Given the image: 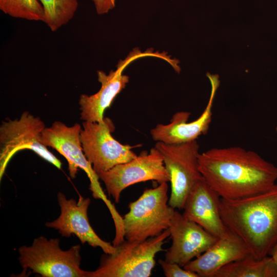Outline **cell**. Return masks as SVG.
Masks as SVG:
<instances>
[{
  "label": "cell",
  "instance_id": "277c9868",
  "mask_svg": "<svg viewBox=\"0 0 277 277\" xmlns=\"http://www.w3.org/2000/svg\"><path fill=\"white\" fill-rule=\"evenodd\" d=\"M168 190L167 182H163L146 189L129 203V211L123 217L125 240L144 241L169 228L175 209L168 204Z\"/></svg>",
  "mask_w": 277,
  "mask_h": 277
},
{
  "label": "cell",
  "instance_id": "603a6c76",
  "mask_svg": "<svg viewBox=\"0 0 277 277\" xmlns=\"http://www.w3.org/2000/svg\"><path fill=\"white\" fill-rule=\"evenodd\" d=\"M276 132H277V126H276Z\"/></svg>",
  "mask_w": 277,
  "mask_h": 277
},
{
  "label": "cell",
  "instance_id": "e0dca14e",
  "mask_svg": "<svg viewBox=\"0 0 277 277\" xmlns=\"http://www.w3.org/2000/svg\"><path fill=\"white\" fill-rule=\"evenodd\" d=\"M213 277H277V266L269 255L259 259L250 254L222 267Z\"/></svg>",
  "mask_w": 277,
  "mask_h": 277
},
{
  "label": "cell",
  "instance_id": "ac0fdd59",
  "mask_svg": "<svg viewBox=\"0 0 277 277\" xmlns=\"http://www.w3.org/2000/svg\"><path fill=\"white\" fill-rule=\"evenodd\" d=\"M42 5L43 22L53 31L71 20L77 9V0H38Z\"/></svg>",
  "mask_w": 277,
  "mask_h": 277
},
{
  "label": "cell",
  "instance_id": "3957f363",
  "mask_svg": "<svg viewBox=\"0 0 277 277\" xmlns=\"http://www.w3.org/2000/svg\"><path fill=\"white\" fill-rule=\"evenodd\" d=\"M169 229L144 241L125 240L112 254H103L94 271L86 277H149L155 266L156 254L164 251L163 245L170 236Z\"/></svg>",
  "mask_w": 277,
  "mask_h": 277
},
{
  "label": "cell",
  "instance_id": "30bf717a",
  "mask_svg": "<svg viewBox=\"0 0 277 277\" xmlns=\"http://www.w3.org/2000/svg\"><path fill=\"white\" fill-rule=\"evenodd\" d=\"M146 56L159 57L168 63L171 61V56L166 52H154L152 48L143 52L138 48H135L125 59L118 62L116 70H111L108 74L103 71H97L98 81L101 87L94 94H83L80 95L78 103L81 119L89 122L103 121L105 110L110 106L115 97L129 82V76L123 74L124 69L134 61Z\"/></svg>",
  "mask_w": 277,
  "mask_h": 277
},
{
  "label": "cell",
  "instance_id": "ffe728a7",
  "mask_svg": "<svg viewBox=\"0 0 277 277\" xmlns=\"http://www.w3.org/2000/svg\"><path fill=\"white\" fill-rule=\"evenodd\" d=\"M159 263L166 277H199L193 272L185 269L179 264L160 260Z\"/></svg>",
  "mask_w": 277,
  "mask_h": 277
},
{
  "label": "cell",
  "instance_id": "9c48e42d",
  "mask_svg": "<svg viewBox=\"0 0 277 277\" xmlns=\"http://www.w3.org/2000/svg\"><path fill=\"white\" fill-rule=\"evenodd\" d=\"M81 141L85 156L96 173L128 162L137 155L132 151L135 146L124 145L111 135L115 129L109 118L98 122H84Z\"/></svg>",
  "mask_w": 277,
  "mask_h": 277
},
{
  "label": "cell",
  "instance_id": "8992f818",
  "mask_svg": "<svg viewBox=\"0 0 277 277\" xmlns=\"http://www.w3.org/2000/svg\"><path fill=\"white\" fill-rule=\"evenodd\" d=\"M82 127L75 123L68 126L60 121L54 122L42 132L40 141L46 147L56 150L66 159L71 178L75 177L78 169L84 170L90 180L89 189L94 199L102 200L110 212L116 208L103 190L100 179L85 156L81 141Z\"/></svg>",
  "mask_w": 277,
  "mask_h": 277
},
{
  "label": "cell",
  "instance_id": "8fae6325",
  "mask_svg": "<svg viewBox=\"0 0 277 277\" xmlns=\"http://www.w3.org/2000/svg\"><path fill=\"white\" fill-rule=\"evenodd\" d=\"M96 174L116 203L119 202L122 192L132 185L148 181L159 184L170 182L163 156L155 147L149 152L143 151L131 161Z\"/></svg>",
  "mask_w": 277,
  "mask_h": 277
},
{
  "label": "cell",
  "instance_id": "d6986e66",
  "mask_svg": "<svg viewBox=\"0 0 277 277\" xmlns=\"http://www.w3.org/2000/svg\"><path fill=\"white\" fill-rule=\"evenodd\" d=\"M0 9L11 17L43 22L44 8L38 0H0Z\"/></svg>",
  "mask_w": 277,
  "mask_h": 277
},
{
  "label": "cell",
  "instance_id": "2e32d148",
  "mask_svg": "<svg viewBox=\"0 0 277 277\" xmlns=\"http://www.w3.org/2000/svg\"><path fill=\"white\" fill-rule=\"evenodd\" d=\"M250 254L251 253L243 241L228 229L206 251L184 268L199 277H213L222 267Z\"/></svg>",
  "mask_w": 277,
  "mask_h": 277
},
{
  "label": "cell",
  "instance_id": "7402d4cb",
  "mask_svg": "<svg viewBox=\"0 0 277 277\" xmlns=\"http://www.w3.org/2000/svg\"><path fill=\"white\" fill-rule=\"evenodd\" d=\"M270 256L277 266V243L273 246L269 255Z\"/></svg>",
  "mask_w": 277,
  "mask_h": 277
},
{
  "label": "cell",
  "instance_id": "4fadbf2b",
  "mask_svg": "<svg viewBox=\"0 0 277 277\" xmlns=\"http://www.w3.org/2000/svg\"><path fill=\"white\" fill-rule=\"evenodd\" d=\"M172 244L165 260L183 267L206 251L218 238L175 210L169 227Z\"/></svg>",
  "mask_w": 277,
  "mask_h": 277
},
{
  "label": "cell",
  "instance_id": "44dd1931",
  "mask_svg": "<svg viewBox=\"0 0 277 277\" xmlns=\"http://www.w3.org/2000/svg\"><path fill=\"white\" fill-rule=\"evenodd\" d=\"M98 14L107 13L115 7V0H92Z\"/></svg>",
  "mask_w": 277,
  "mask_h": 277
},
{
  "label": "cell",
  "instance_id": "5b68a950",
  "mask_svg": "<svg viewBox=\"0 0 277 277\" xmlns=\"http://www.w3.org/2000/svg\"><path fill=\"white\" fill-rule=\"evenodd\" d=\"M57 238L40 236L31 245L18 248V261L22 268L43 277H86L87 271L80 267L81 246L64 250Z\"/></svg>",
  "mask_w": 277,
  "mask_h": 277
},
{
  "label": "cell",
  "instance_id": "5bb4252c",
  "mask_svg": "<svg viewBox=\"0 0 277 277\" xmlns=\"http://www.w3.org/2000/svg\"><path fill=\"white\" fill-rule=\"evenodd\" d=\"M206 75L211 83V93L207 105L200 116L188 122L189 112H176L169 124H158L151 130L150 134L153 140L167 144H179L195 141L200 136L207 133L212 120V108L220 81L217 74L207 73Z\"/></svg>",
  "mask_w": 277,
  "mask_h": 277
},
{
  "label": "cell",
  "instance_id": "9a60e30c",
  "mask_svg": "<svg viewBox=\"0 0 277 277\" xmlns=\"http://www.w3.org/2000/svg\"><path fill=\"white\" fill-rule=\"evenodd\" d=\"M221 197L202 178L193 187L185 201L183 215L213 235L227 232L220 214Z\"/></svg>",
  "mask_w": 277,
  "mask_h": 277
},
{
  "label": "cell",
  "instance_id": "6da1fadb",
  "mask_svg": "<svg viewBox=\"0 0 277 277\" xmlns=\"http://www.w3.org/2000/svg\"><path fill=\"white\" fill-rule=\"evenodd\" d=\"M199 169L221 198L235 200L263 192L275 184L277 167L254 151L240 147L200 153Z\"/></svg>",
  "mask_w": 277,
  "mask_h": 277
},
{
  "label": "cell",
  "instance_id": "ba28073f",
  "mask_svg": "<svg viewBox=\"0 0 277 277\" xmlns=\"http://www.w3.org/2000/svg\"><path fill=\"white\" fill-rule=\"evenodd\" d=\"M46 128L38 117L24 111L19 118H9L0 126V176L12 156L18 151L28 149L45 161L61 169L62 163L40 141L42 132Z\"/></svg>",
  "mask_w": 277,
  "mask_h": 277
},
{
  "label": "cell",
  "instance_id": "7a4b0ae2",
  "mask_svg": "<svg viewBox=\"0 0 277 277\" xmlns=\"http://www.w3.org/2000/svg\"><path fill=\"white\" fill-rule=\"evenodd\" d=\"M220 211L226 227L245 243L251 254L261 259L277 243V184L244 198H221Z\"/></svg>",
  "mask_w": 277,
  "mask_h": 277
},
{
  "label": "cell",
  "instance_id": "7c38bea8",
  "mask_svg": "<svg viewBox=\"0 0 277 277\" xmlns=\"http://www.w3.org/2000/svg\"><path fill=\"white\" fill-rule=\"evenodd\" d=\"M57 201L61 214L55 220L47 222L46 226L58 230L62 236L75 235L84 244L87 243L93 247H100L106 254L115 252L116 247L102 240L91 227L88 216L90 199L79 196L78 201L73 199H67L64 194H57Z\"/></svg>",
  "mask_w": 277,
  "mask_h": 277
},
{
  "label": "cell",
  "instance_id": "52a82bcc",
  "mask_svg": "<svg viewBox=\"0 0 277 277\" xmlns=\"http://www.w3.org/2000/svg\"><path fill=\"white\" fill-rule=\"evenodd\" d=\"M154 147L161 152L170 176L168 204L182 210L189 193L202 178L199 169V145L195 140L179 144L157 142Z\"/></svg>",
  "mask_w": 277,
  "mask_h": 277
}]
</instances>
